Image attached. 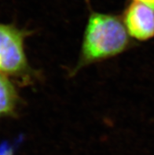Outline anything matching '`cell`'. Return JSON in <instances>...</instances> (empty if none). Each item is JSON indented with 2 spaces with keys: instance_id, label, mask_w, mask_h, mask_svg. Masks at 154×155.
Listing matches in <instances>:
<instances>
[{
  "instance_id": "obj_4",
  "label": "cell",
  "mask_w": 154,
  "mask_h": 155,
  "mask_svg": "<svg viewBox=\"0 0 154 155\" xmlns=\"http://www.w3.org/2000/svg\"><path fill=\"white\" fill-rule=\"evenodd\" d=\"M18 103V94L6 76L0 73V117L14 113Z\"/></svg>"
},
{
  "instance_id": "obj_5",
  "label": "cell",
  "mask_w": 154,
  "mask_h": 155,
  "mask_svg": "<svg viewBox=\"0 0 154 155\" xmlns=\"http://www.w3.org/2000/svg\"><path fill=\"white\" fill-rule=\"evenodd\" d=\"M133 2L143 4L145 6H149V7H150L151 9L154 10V0H133Z\"/></svg>"
},
{
  "instance_id": "obj_2",
  "label": "cell",
  "mask_w": 154,
  "mask_h": 155,
  "mask_svg": "<svg viewBox=\"0 0 154 155\" xmlns=\"http://www.w3.org/2000/svg\"><path fill=\"white\" fill-rule=\"evenodd\" d=\"M27 31L13 25L0 24V73L16 77L29 84L35 75L25 52Z\"/></svg>"
},
{
  "instance_id": "obj_3",
  "label": "cell",
  "mask_w": 154,
  "mask_h": 155,
  "mask_svg": "<svg viewBox=\"0 0 154 155\" xmlns=\"http://www.w3.org/2000/svg\"><path fill=\"white\" fill-rule=\"evenodd\" d=\"M123 22L131 37L145 41L154 36V10L149 6L133 2L125 10Z\"/></svg>"
},
{
  "instance_id": "obj_1",
  "label": "cell",
  "mask_w": 154,
  "mask_h": 155,
  "mask_svg": "<svg viewBox=\"0 0 154 155\" xmlns=\"http://www.w3.org/2000/svg\"><path fill=\"white\" fill-rule=\"evenodd\" d=\"M130 44V35L119 18L93 13L84 31L80 59L75 71L123 53Z\"/></svg>"
}]
</instances>
